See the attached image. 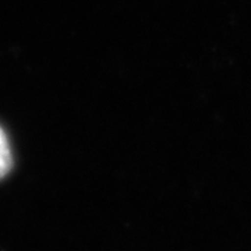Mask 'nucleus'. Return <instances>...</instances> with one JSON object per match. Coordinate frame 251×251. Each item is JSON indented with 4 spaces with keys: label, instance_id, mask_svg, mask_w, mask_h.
Instances as JSON below:
<instances>
[{
    "label": "nucleus",
    "instance_id": "1",
    "mask_svg": "<svg viewBox=\"0 0 251 251\" xmlns=\"http://www.w3.org/2000/svg\"><path fill=\"white\" fill-rule=\"evenodd\" d=\"M11 165H13V156H11L9 140L3 128L0 127V179L9 173Z\"/></svg>",
    "mask_w": 251,
    "mask_h": 251
}]
</instances>
